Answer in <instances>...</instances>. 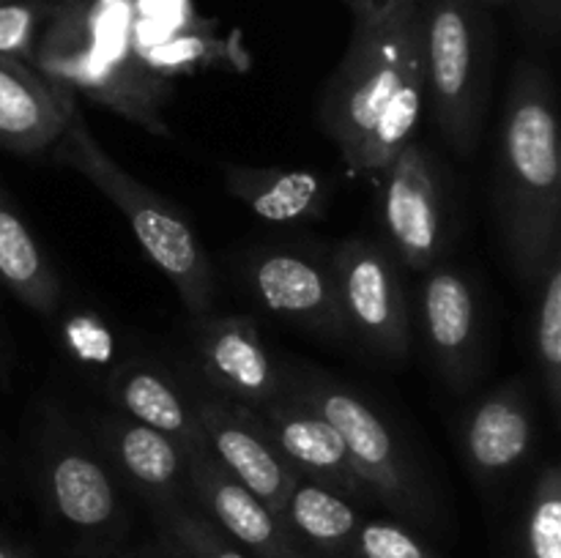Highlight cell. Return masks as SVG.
Returning a JSON list of instances; mask_svg holds the SVG:
<instances>
[{
  "label": "cell",
  "instance_id": "18",
  "mask_svg": "<svg viewBox=\"0 0 561 558\" xmlns=\"http://www.w3.org/2000/svg\"><path fill=\"white\" fill-rule=\"evenodd\" d=\"M71 91L31 63L0 55V148L16 156L53 151L66 126Z\"/></svg>",
  "mask_w": 561,
  "mask_h": 558
},
{
  "label": "cell",
  "instance_id": "12",
  "mask_svg": "<svg viewBox=\"0 0 561 558\" xmlns=\"http://www.w3.org/2000/svg\"><path fill=\"white\" fill-rule=\"evenodd\" d=\"M255 410L266 421L283 457L288 460V465L301 479L327 485L348 498L367 496L362 481L356 479L354 468H351L340 432L305 394L290 386L288 375H285L283 392L274 394L268 403H263Z\"/></svg>",
  "mask_w": 561,
  "mask_h": 558
},
{
  "label": "cell",
  "instance_id": "21",
  "mask_svg": "<svg viewBox=\"0 0 561 558\" xmlns=\"http://www.w3.org/2000/svg\"><path fill=\"white\" fill-rule=\"evenodd\" d=\"M277 518L301 558H351V545L362 525L348 496L301 476Z\"/></svg>",
  "mask_w": 561,
  "mask_h": 558
},
{
  "label": "cell",
  "instance_id": "13",
  "mask_svg": "<svg viewBox=\"0 0 561 558\" xmlns=\"http://www.w3.org/2000/svg\"><path fill=\"white\" fill-rule=\"evenodd\" d=\"M422 326L442 377L463 392L480 372L482 317L474 284L460 268L436 263L425 271Z\"/></svg>",
  "mask_w": 561,
  "mask_h": 558
},
{
  "label": "cell",
  "instance_id": "24",
  "mask_svg": "<svg viewBox=\"0 0 561 558\" xmlns=\"http://www.w3.org/2000/svg\"><path fill=\"white\" fill-rule=\"evenodd\" d=\"M524 558H561V468L551 463L531 487L524 525Z\"/></svg>",
  "mask_w": 561,
  "mask_h": 558
},
{
  "label": "cell",
  "instance_id": "34",
  "mask_svg": "<svg viewBox=\"0 0 561 558\" xmlns=\"http://www.w3.org/2000/svg\"><path fill=\"white\" fill-rule=\"evenodd\" d=\"M345 3H348V5H351V3H354V0H345Z\"/></svg>",
  "mask_w": 561,
  "mask_h": 558
},
{
  "label": "cell",
  "instance_id": "19",
  "mask_svg": "<svg viewBox=\"0 0 561 558\" xmlns=\"http://www.w3.org/2000/svg\"><path fill=\"white\" fill-rule=\"evenodd\" d=\"M110 397L118 414L164 432L186 454L206 449L195 399H190L164 367L146 359L124 361L110 375Z\"/></svg>",
  "mask_w": 561,
  "mask_h": 558
},
{
  "label": "cell",
  "instance_id": "32",
  "mask_svg": "<svg viewBox=\"0 0 561 558\" xmlns=\"http://www.w3.org/2000/svg\"><path fill=\"white\" fill-rule=\"evenodd\" d=\"M0 558H27V556L22 550H16V547H11L9 542L0 539Z\"/></svg>",
  "mask_w": 561,
  "mask_h": 558
},
{
  "label": "cell",
  "instance_id": "16",
  "mask_svg": "<svg viewBox=\"0 0 561 558\" xmlns=\"http://www.w3.org/2000/svg\"><path fill=\"white\" fill-rule=\"evenodd\" d=\"M104 463L159 509L184 503L190 492V454L168 438L124 414L99 421Z\"/></svg>",
  "mask_w": 561,
  "mask_h": 558
},
{
  "label": "cell",
  "instance_id": "30",
  "mask_svg": "<svg viewBox=\"0 0 561 558\" xmlns=\"http://www.w3.org/2000/svg\"><path fill=\"white\" fill-rule=\"evenodd\" d=\"M518 9L531 33L548 42L559 36L561 0H518Z\"/></svg>",
  "mask_w": 561,
  "mask_h": 558
},
{
  "label": "cell",
  "instance_id": "17",
  "mask_svg": "<svg viewBox=\"0 0 561 558\" xmlns=\"http://www.w3.org/2000/svg\"><path fill=\"white\" fill-rule=\"evenodd\" d=\"M190 492L203 512L252 558H301L277 514L214 460L208 449L190 454Z\"/></svg>",
  "mask_w": 561,
  "mask_h": 558
},
{
  "label": "cell",
  "instance_id": "11",
  "mask_svg": "<svg viewBox=\"0 0 561 558\" xmlns=\"http://www.w3.org/2000/svg\"><path fill=\"white\" fill-rule=\"evenodd\" d=\"M192 350L211 394L261 408L285 388V370L274 364L261 326L250 315H201Z\"/></svg>",
  "mask_w": 561,
  "mask_h": 558
},
{
  "label": "cell",
  "instance_id": "20",
  "mask_svg": "<svg viewBox=\"0 0 561 558\" xmlns=\"http://www.w3.org/2000/svg\"><path fill=\"white\" fill-rule=\"evenodd\" d=\"M222 181L230 197L244 202L257 219L272 224L321 219L332 195L327 175L305 167L222 164Z\"/></svg>",
  "mask_w": 561,
  "mask_h": 558
},
{
  "label": "cell",
  "instance_id": "10",
  "mask_svg": "<svg viewBox=\"0 0 561 558\" xmlns=\"http://www.w3.org/2000/svg\"><path fill=\"white\" fill-rule=\"evenodd\" d=\"M244 282L252 299L272 315L318 337H348L340 315L329 257L305 249H261L247 257Z\"/></svg>",
  "mask_w": 561,
  "mask_h": 558
},
{
  "label": "cell",
  "instance_id": "29",
  "mask_svg": "<svg viewBox=\"0 0 561 558\" xmlns=\"http://www.w3.org/2000/svg\"><path fill=\"white\" fill-rule=\"evenodd\" d=\"M420 3L422 0H354L351 3V9H354V27H359V31L381 27L389 20L414 14Z\"/></svg>",
  "mask_w": 561,
  "mask_h": 558
},
{
  "label": "cell",
  "instance_id": "2",
  "mask_svg": "<svg viewBox=\"0 0 561 558\" xmlns=\"http://www.w3.org/2000/svg\"><path fill=\"white\" fill-rule=\"evenodd\" d=\"M496 219L515 277L531 288L561 252L559 113L551 74L537 60L515 69L496 153Z\"/></svg>",
  "mask_w": 561,
  "mask_h": 558
},
{
  "label": "cell",
  "instance_id": "27",
  "mask_svg": "<svg viewBox=\"0 0 561 558\" xmlns=\"http://www.w3.org/2000/svg\"><path fill=\"white\" fill-rule=\"evenodd\" d=\"M351 558H442L414 531L394 520H362Z\"/></svg>",
  "mask_w": 561,
  "mask_h": 558
},
{
  "label": "cell",
  "instance_id": "23",
  "mask_svg": "<svg viewBox=\"0 0 561 558\" xmlns=\"http://www.w3.org/2000/svg\"><path fill=\"white\" fill-rule=\"evenodd\" d=\"M537 288L531 345H535L537 372L553 416L561 410V252L548 260Z\"/></svg>",
  "mask_w": 561,
  "mask_h": 558
},
{
  "label": "cell",
  "instance_id": "26",
  "mask_svg": "<svg viewBox=\"0 0 561 558\" xmlns=\"http://www.w3.org/2000/svg\"><path fill=\"white\" fill-rule=\"evenodd\" d=\"M58 339L64 353L80 367L102 370V367L113 364L115 337L107 323L93 312L77 310L69 317H64Z\"/></svg>",
  "mask_w": 561,
  "mask_h": 558
},
{
  "label": "cell",
  "instance_id": "33",
  "mask_svg": "<svg viewBox=\"0 0 561 558\" xmlns=\"http://www.w3.org/2000/svg\"><path fill=\"white\" fill-rule=\"evenodd\" d=\"M477 3H482L488 9V5H504V3H510V0H477Z\"/></svg>",
  "mask_w": 561,
  "mask_h": 558
},
{
  "label": "cell",
  "instance_id": "35",
  "mask_svg": "<svg viewBox=\"0 0 561 558\" xmlns=\"http://www.w3.org/2000/svg\"><path fill=\"white\" fill-rule=\"evenodd\" d=\"M0 3H9V0H0Z\"/></svg>",
  "mask_w": 561,
  "mask_h": 558
},
{
  "label": "cell",
  "instance_id": "31",
  "mask_svg": "<svg viewBox=\"0 0 561 558\" xmlns=\"http://www.w3.org/2000/svg\"><path fill=\"white\" fill-rule=\"evenodd\" d=\"M146 558H192V556L179 545V542L173 539V536L164 534L162 539H159L157 545L146 553Z\"/></svg>",
  "mask_w": 561,
  "mask_h": 558
},
{
  "label": "cell",
  "instance_id": "1",
  "mask_svg": "<svg viewBox=\"0 0 561 558\" xmlns=\"http://www.w3.org/2000/svg\"><path fill=\"white\" fill-rule=\"evenodd\" d=\"M425 107L422 16L351 33L348 49L323 85L316 118L351 175L381 173L411 142Z\"/></svg>",
  "mask_w": 561,
  "mask_h": 558
},
{
  "label": "cell",
  "instance_id": "5",
  "mask_svg": "<svg viewBox=\"0 0 561 558\" xmlns=\"http://www.w3.org/2000/svg\"><path fill=\"white\" fill-rule=\"evenodd\" d=\"M290 386L305 394L340 432L351 468L367 496L381 501L394 514L414 523H431L436 514L433 492L420 463L405 446L387 416L373 408L359 392L323 372L285 370Z\"/></svg>",
  "mask_w": 561,
  "mask_h": 558
},
{
  "label": "cell",
  "instance_id": "15",
  "mask_svg": "<svg viewBox=\"0 0 561 558\" xmlns=\"http://www.w3.org/2000/svg\"><path fill=\"white\" fill-rule=\"evenodd\" d=\"M463 460L480 485L493 487L520 468L535 449V410L524 381L491 388L460 427Z\"/></svg>",
  "mask_w": 561,
  "mask_h": 558
},
{
  "label": "cell",
  "instance_id": "22",
  "mask_svg": "<svg viewBox=\"0 0 561 558\" xmlns=\"http://www.w3.org/2000/svg\"><path fill=\"white\" fill-rule=\"evenodd\" d=\"M0 284L11 295L44 317L58 312L64 288L53 263L25 219L20 217L5 191L0 189Z\"/></svg>",
  "mask_w": 561,
  "mask_h": 558
},
{
  "label": "cell",
  "instance_id": "14",
  "mask_svg": "<svg viewBox=\"0 0 561 558\" xmlns=\"http://www.w3.org/2000/svg\"><path fill=\"white\" fill-rule=\"evenodd\" d=\"M42 485L53 512L80 534H104L118 523L115 474L104 457L71 432L55 430L42 457Z\"/></svg>",
  "mask_w": 561,
  "mask_h": 558
},
{
  "label": "cell",
  "instance_id": "7",
  "mask_svg": "<svg viewBox=\"0 0 561 558\" xmlns=\"http://www.w3.org/2000/svg\"><path fill=\"white\" fill-rule=\"evenodd\" d=\"M340 315L348 337L383 359L411 350L409 301L392 252L367 239H345L329 255Z\"/></svg>",
  "mask_w": 561,
  "mask_h": 558
},
{
  "label": "cell",
  "instance_id": "3",
  "mask_svg": "<svg viewBox=\"0 0 561 558\" xmlns=\"http://www.w3.org/2000/svg\"><path fill=\"white\" fill-rule=\"evenodd\" d=\"M53 156L55 162L80 173L124 213L140 249L173 282L190 315H208L217 293V277L195 228L162 195L137 181L104 151L82 115L77 93L69 96L66 126L53 146Z\"/></svg>",
  "mask_w": 561,
  "mask_h": 558
},
{
  "label": "cell",
  "instance_id": "28",
  "mask_svg": "<svg viewBox=\"0 0 561 558\" xmlns=\"http://www.w3.org/2000/svg\"><path fill=\"white\" fill-rule=\"evenodd\" d=\"M53 14L47 0H9L0 3V55L31 63L36 53L38 31Z\"/></svg>",
  "mask_w": 561,
  "mask_h": 558
},
{
  "label": "cell",
  "instance_id": "8",
  "mask_svg": "<svg viewBox=\"0 0 561 558\" xmlns=\"http://www.w3.org/2000/svg\"><path fill=\"white\" fill-rule=\"evenodd\" d=\"M383 233L394 260L425 274L442 263L447 246V206L436 159L420 142H405L381 170Z\"/></svg>",
  "mask_w": 561,
  "mask_h": 558
},
{
  "label": "cell",
  "instance_id": "25",
  "mask_svg": "<svg viewBox=\"0 0 561 558\" xmlns=\"http://www.w3.org/2000/svg\"><path fill=\"white\" fill-rule=\"evenodd\" d=\"M164 534L173 536L192 558H252L208 518L206 512L173 503L168 509H159Z\"/></svg>",
  "mask_w": 561,
  "mask_h": 558
},
{
  "label": "cell",
  "instance_id": "9",
  "mask_svg": "<svg viewBox=\"0 0 561 558\" xmlns=\"http://www.w3.org/2000/svg\"><path fill=\"white\" fill-rule=\"evenodd\" d=\"M195 410L214 460L279 514L299 474L283 457L261 414L219 394L195 399Z\"/></svg>",
  "mask_w": 561,
  "mask_h": 558
},
{
  "label": "cell",
  "instance_id": "6",
  "mask_svg": "<svg viewBox=\"0 0 561 558\" xmlns=\"http://www.w3.org/2000/svg\"><path fill=\"white\" fill-rule=\"evenodd\" d=\"M31 63L55 85L69 88L99 107L115 109L153 135H170L162 115L170 93L164 77L142 60L118 63L99 55L82 31L80 3L55 9L53 25L38 36Z\"/></svg>",
  "mask_w": 561,
  "mask_h": 558
},
{
  "label": "cell",
  "instance_id": "4",
  "mask_svg": "<svg viewBox=\"0 0 561 558\" xmlns=\"http://www.w3.org/2000/svg\"><path fill=\"white\" fill-rule=\"evenodd\" d=\"M420 16L433 120L458 156H471L491 98L493 22L477 0H422Z\"/></svg>",
  "mask_w": 561,
  "mask_h": 558
}]
</instances>
